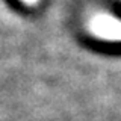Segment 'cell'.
<instances>
[{
    "label": "cell",
    "instance_id": "cell-2",
    "mask_svg": "<svg viewBox=\"0 0 121 121\" xmlns=\"http://www.w3.org/2000/svg\"><path fill=\"white\" fill-rule=\"evenodd\" d=\"M23 2H26V3H29V5H33V3H36L38 0H23Z\"/></svg>",
    "mask_w": 121,
    "mask_h": 121
},
{
    "label": "cell",
    "instance_id": "cell-1",
    "mask_svg": "<svg viewBox=\"0 0 121 121\" xmlns=\"http://www.w3.org/2000/svg\"><path fill=\"white\" fill-rule=\"evenodd\" d=\"M92 30L95 35L104 39H121V21L111 17H98L92 21Z\"/></svg>",
    "mask_w": 121,
    "mask_h": 121
}]
</instances>
